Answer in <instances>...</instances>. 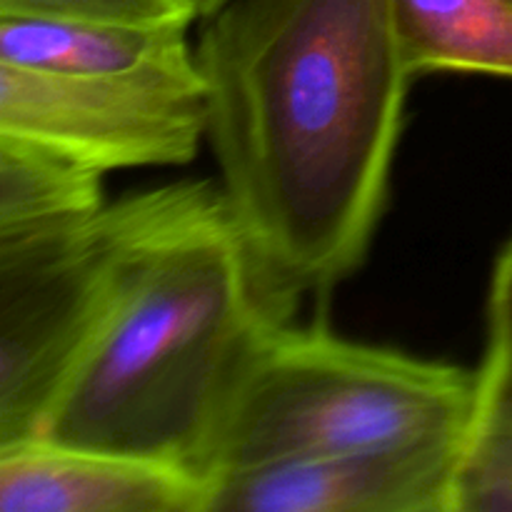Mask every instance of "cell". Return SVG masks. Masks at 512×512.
<instances>
[{
	"mask_svg": "<svg viewBox=\"0 0 512 512\" xmlns=\"http://www.w3.org/2000/svg\"><path fill=\"white\" fill-rule=\"evenodd\" d=\"M210 478L40 438L0 450V512H208Z\"/></svg>",
	"mask_w": 512,
	"mask_h": 512,
	"instance_id": "52a82bcc",
	"label": "cell"
},
{
	"mask_svg": "<svg viewBox=\"0 0 512 512\" xmlns=\"http://www.w3.org/2000/svg\"><path fill=\"white\" fill-rule=\"evenodd\" d=\"M0 140L100 175L185 165L205 140L200 73L75 78L0 58Z\"/></svg>",
	"mask_w": 512,
	"mask_h": 512,
	"instance_id": "5b68a950",
	"label": "cell"
},
{
	"mask_svg": "<svg viewBox=\"0 0 512 512\" xmlns=\"http://www.w3.org/2000/svg\"><path fill=\"white\" fill-rule=\"evenodd\" d=\"M195 65L220 195L285 315L368 255L408 85L393 0H223Z\"/></svg>",
	"mask_w": 512,
	"mask_h": 512,
	"instance_id": "6da1fadb",
	"label": "cell"
},
{
	"mask_svg": "<svg viewBox=\"0 0 512 512\" xmlns=\"http://www.w3.org/2000/svg\"><path fill=\"white\" fill-rule=\"evenodd\" d=\"M448 512H512V345L493 335L455 448Z\"/></svg>",
	"mask_w": 512,
	"mask_h": 512,
	"instance_id": "30bf717a",
	"label": "cell"
},
{
	"mask_svg": "<svg viewBox=\"0 0 512 512\" xmlns=\"http://www.w3.org/2000/svg\"><path fill=\"white\" fill-rule=\"evenodd\" d=\"M0 15H83L145 25L198 23L193 0H0Z\"/></svg>",
	"mask_w": 512,
	"mask_h": 512,
	"instance_id": "7c38bea8",
	"label": "cell"
},
{
	"mask_svg": "<svg viewBox=\"0 0 512 512\" xmlns=\"http://www.w3.org/2000/svg\"><path fill=\"white\" fill-rule=\"evenodd\" d=\"M278 318L210 185L130 260L45 438L203 475L225 400Z\"/></svg>",
	"mask_w": 512,
	"mask_h": 512,
	"instance_id": "7a4b0ae2",
	"label": "cell"
},
{
	"mask_svg": "<svg viewBox=\"0 0 512 512\" xmlns=\"http://www.w3.org/2000/svg\"><path fill=\"white\" fill-rule=\"evenodd\" d=\"M220 3H223V0H193V5H195V13H198V20L203 18V15H208L210 10H215V8H218Z\"/></svg>",
	"mask_w": 512,
	"mask_h": 512,
	"instance_id": "5bb4252c",
	"label": "cell"
},
{
	"mask_svg": "<svg viewBox=\"0 0 512 512\" xmlns=\"http://www.w3.org/2000/svg\"><path fill=\"white\" fill-rule=\"evenodd\" d=\"M208 188L180 180L0 235V450L45 438L130 260Z\"/></svg>",
	"mask_w": 512,
	"mask_h": 512,
	"instance_id": "277c9868",
	"label": "cell"
},
{
	"mask_svg": "<svg viewBox=\"0 0 512 512\" xmlns=\"http://www.w3.org/2000/svg\"><path fill=\"white\" fill-rule=\"evenodd\" d=\"M458 438L213 475L208 512H448Z\"/></svg>",
	"mask_w": 512,
	"mask_h": 512,
	"instance_id": "8992f818",
	"label": "cell"
},
{
	"mask_svg": "<svg viewBox=\"0 0 512 512\" xmlns=\"http://www.w3.org/2000/svg\"><path fill=\"white\" fill-rule=\"evenodd\" d=\"M475 370L273 320L238 373L203 475L458 438Z\"/></svg>",
	"mask_w": 512,
	"mask_h": 512,
	"instance_id": "3957f363",
	"label": "cell"
},
{
	"mask_svg": "<svg viewBox=\"0 0 512 512\" xmlns=\"http://www.w3.org/2000/svg\"><path fill=\"white\" fill-rule=\"evenodd\" d=\"M105 175L0 140V235L88 213L105 203Z\"/></svg>",
	"mask_w": 512,
	"mask_h": 512,
	"instance_id": "8fae6325",
	"label": "cell"
},
{
	"mask_svg": "<svg viewBox=\"0 0 512 512\" xmlns=\"http://www.w3.org/2000/svg\"><path fill=\"white\" fill-rule=\"evenodd\" d=\"M190 25H145L83 15H0V58L75 78L190 73Z\"/></svg>",
	"mask_w": 512,
	"mask_h": 512,
	"instance_id": "ba28073f",
	"label": "cell"
},
{
	"mask_svg": "<svg viewBox=\"0 0 512 512\" xmlns=\"http://www.w3.org/2000/svg\"><path fill=\"white\" fill-rule=\"evenodd\" d=\"M410 73L512 78V0H393Z\"/></svg>",
	"mask_w": 512,
	"mask_h": 512,
	"instance_id": "9c48e42d",
	"label": "cell"
},
{
	"mask_svg": "<svg viewBox=\"0 0 512 512\" xmlns=\"http://www.w3.org/2000/svg\"><path fill=\"white\" fill-rule=\"evenodd\" d=\"M488 323L493 338L512 345V240L495 260L488 295Z\"/></svg>",
	"mask_w": 512,
	"mask_h": 512,
	"instance_id": "4fadbf2b",
	"label": "cell"
}]
</instances>
